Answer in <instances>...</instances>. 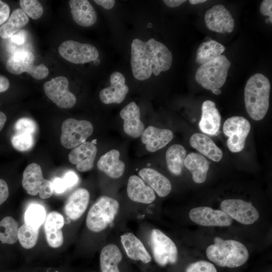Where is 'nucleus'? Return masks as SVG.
Returning <instances> with one entry per match:
<instances>
[{
  "label": "nucleus",
  "mask_w": 272,
  "mask_h": 272,
  "mask_svg": "<svg viewBox=\"0 0 272 272\" xmlns=\"http://www.w3.org/2000/svg\"><path fill=\"white\" fill-rule=\"evenodd\" d=\"M172 61V54L166 46L154 38L147 41L135 38L131 42L132 72L138 80L144 81L152 74L157 76L168 70Z\"/></svg>",
  "instance_id": "1"
},
{
  "label": "nucleus",
  "mask_w": 272,
  "mask_h": 272,
  "mask_svg": "<svg viewBox=\"0 0 272 272\" xmlns=\"http://www.w3.org/2000/svg\"><path fill=\"white\" fill-rule=\"evenodd\" d=\"M270 84L263 74L252 75L247 81L244 88V103L249 116L258 121L265 116L269 105Z\"/></svg>",
  "instance_id": "2"
},
{
  "label": "nucleus",
  "mask_w": 272,
  "mask_h": 272,
  "mask_svg": "<svg viewBox=\"0 0 272 272\" xmlns=\"http://www.w3.org/2000/svg\"><path fill=\"white\" fill-rule=\"evenodd\" d=\"M207 257L218 266L234 268L243 265L249 258V252L242 243L234 240L214 238V243L206 250Z\"/></svg>",
  "instance_id": "3"
},
{
  "label": "nucleus",
  "mask_w": 272,
  "mask_h": 272,
  "mask_svg": "<svg viewBox=\"0 0 272 272\" xmlns=\"http://www.w3.org/2000/svg\"><path fill=\"white\" fill-rule=\"evenodd\" d=\"M231 62L224 55L201 65L195 79L203 88L212 92L219 90L225 84Z\"/></svg>",
  "instance_id": "4"
},
{
  "label": "nucleus",
  "mask_w": 272,
  "mask_h": 272,
  "mask_svg": "<svg viewBox=\"0 0 272 272\" xmlns=\"http://www.w3.org/2000/svg\"><path fill=\"white\" fill-rule=\"evenodd\" d=\"M119 208L116 199L107 196L100 197L88 212L86 222L87 227L94 232L104 230L113 221Z\"/></svg>",
  "instance_id": "5"
},
{
  "label": "nucleus",
  "mask_w": 272,
  "mask_h": 272,
  "mask_svg": "<svg viewBox=\"0 0 272 272\" xmlns=\"http://www.w3.org/2000/svg\"><path fill=\"white\" fill-rule=\"evenodd\" d=\"M35 56L26 50L15 52L7 60L6 68L11 74L19 75L24 72L29 74L36 80H42L47 77L49 71L43 63L34 64Z\"/></svg>",
  "instance_id": "6"
},
{
  "label": "nucleus",
  "mask_w": 272,
  "mask_h": 272,
  "mask_svg": "<svg viewBox=\"0 0 272 272\" xmlns=\"http://www.w3.org/2000/svg\"><path fill=\"white\" fill-rule=\"evenodd\" d=\"M93 131V125L87 120L66 119L61 125V144L65 148L74 149L85 142Z\"/></svg>",
  "instance_id": "7"
},
{
  "label": "nucleus",
  "mask_w": 272,
  "mask_h": 272,
  "mask_svg": "<svg viewBox=\"0 0 272 272\" xmlns=\"http://www.w3.org/2000/svg\"><path fill=\"white\" fill-rule=\"evenodd\" d=\"M22 186L31 195L39 194L42 199L50 197L54 192L52 181L45 179L41 167L33 163L28 165L23 174Z\"/></svg>",
  "instance_id": "8"
},
{
  "label": "nucleus",
  "mask_w": 272,
  "mask_h": 272,
  "mask_svg": "<svg viewBox=\"0 0 272 272\" xmlns=\"http://www.w3.org/2000/svg\"><path fill=\"white\" fill-rule=\"evenodd\" d=\"M250 129V122L242 116H232L225 121L223 130L228 137L227 145L231 152L238 153L243 150Z\"/></svg>",
  "instance_id": "9"
},
{
  "label": "nucleus",
  "mask_w": 272,
  "mask_h": 272,
  "mask_svg": "<svg viewBox=\"0 0 272 272\" xmlns=\"http://www.w3.org/2000/svg\"><path fill=\"white\" fill-rule=\"evenodd\" d=\"M154 258L161 266L174 264L178 259L177 248L174 242L160 230L154 229L150 237Z\"/></svg>",
  "instance_id": "10"
},
{
  "label": "nucleus",
  "mask_w": 272,
  "mask_h": 272,
  "mask_svg": "<svg viewBox=\"0 0 272 272\" xmlns=\"http://www.w3.org/2000/svg\"><path fill=\"white\" fill-rule=\"evenodd\" d=\"M58 52L65 59L76 64L94 61L99 57V52L94 46L71 40L62 42L58 47Z\"/></svg>",
  "instance_id": "11"
},
{
  "label": "nucleus",
  "mask_w": 272,
  "mask_h": 272,
  "mask_svg": "<svg viewBox=\"0 0 272 272\" xmlns=\"http://www.w3.org/2000/svg\"><path fill=\"white\" fill-rule=\"evenodd\" d=\"M43 88L46 96L60 108H71L76 103L75 95L69 90L68 80L63 76L45 82Z\"/></svg>",
  "instance_id": "12"
},
{
  "label": "nucleus",
  "mask_w": 272,
  "mask_h": 272,
  "mask_svg": "<svg viewBox=\"0 0 272 272\" xmlns=\"http://www.w3.org/2000/svg\"><path fill=\"white\" fill-rule=\"evenodd\" d=\"M220 208L232 219L244 225L254 223L259 217L258 211L251 202L240 199L224 200Z\"/></svg>",
  "instance_id": "13"
},
{
  "label": "nucleus",
  "mask_w": 272,
  "mask_h": 272,
  "mask_svg": "<svg viewBox=\"0 0 272 272\" xmlns=\"http://www.w3.org/2000/svg\"><path fill=\"white\" fill-rule=\"evenodd\" d=\"M190 220L199 225L209 227H227L233 219L222 210H214L208 207H199L189 213Z\"/></svg>",
  "instance_id": "14"
},
{
  "label": "nucleus",
  "mask_w": 272,
  "mask_h": 272,
  "mask_svg": "<svg viewBox=\"0 0 272 272\" xmlns=\"http://www.w3.org/2000/svg\"><path fill=\"white\" fill-rule=\"evenodd\" d=\"M205 21L209 29L217 33H231L234 28L231 13L222 5H215L207 10Z\"/></svg>",
  "instance_id": "15"
},
{
  "label": "nucleus",
  "mask_w": 272,
  "mask_h": 272,
  "mask_svg": "<svg viewBox=\"0 0 272 272\" xmlns=\"http://www.w3.org/2000/svg\"><path fill=\"white\" fill-rule=\"evenodd\" d=\"M110 86L99 93L100 100L104 104L120 103L128 92L124 76L119 72H114L110 76Z\"/></svg>",
  "instance_id": "16"
},
{
  "label": "nucleus",
  "mask_w": 272,
  "mask_h": 272,
  "mask_svg": "<svg viewBox=\"0 0 272 272\" xmlns=\"http://www.w3.org/2000/svg\"><path fill=\"white\" fill-rule=\"evenodd\" d=\"M97 152V149L93 142H85L72 150L69 160L76 165L79 171H88L93 167Z\"/></svg>",
  "instance_id": "17"
},
{
  "label": "nucleus",
  "mask_w": 272,
  "mask_h": 272,
  "mask_svg": "<svg viewBox=\"0 0 272 272\" xmlns=\"http://www.w3.org/2000/svg\"><path fill=\"white\" fill-rule=\"evenodd\" d=\"M123 119V130L129 136L137 138L141 136L145 125L141 120L140 110L134 102H131L123 108L120 112Z\"/></svg>",
  "instance_id": "18"
},
{
  "label": "nucleus",
  "mask_w": 272,
  "mask_h": 272,
  "mask_svg": "<svg viewBox=\"0 0 272 272\" xmlns=\"http://www.w3.org/2000/svg\"><path fill=\"white\" fill-rule=\"evenodd\" d=\"M173 132L168 129L149 126L141 135L142 143L147 151L155 152L165 147L173 138Z\"/></svg>",
  "instance_id": "19"
},
{
  "label": "nucleus",
  "mask_w": 272,
  "mask_h": 272,
  "mask_svg": "<svg viewBox=\"0 0 272 272\" xmlns=\"http://www.w3.org/2000/svg\"><path fill=\"white\" fill-rule=\"evenodd\" d=\"M221 121V114L214 102L205 101L201 105V116L198 123L200 129L209 135H216Z\"/></svg>",
  "instance_id": "20"
},
{
  "label": "nucleus",
  "mask_w": 272,
  "mask_h": 272,
  "mask_svg": "<svg viewBox=\"0 0 272 272\" xmlns=\"http://www.w3.org/2000/svg\"><path fill=\"white\" fill-rule=\"evenodd\" d=\"M64 224L63 216L57 212H51L46 217L44 229L46 239L50 246L57 248L62 244L63 237L61 228Z\"/></svg>",
  "instance_id": "21"
},
{
  "label": "nucleus",
  "mask_w": 272,
  "mask_h": 272,
  "mask_svg": "<svg viewBox=\"0 0 272 272\" xmlns=\"http://www.w3.org/2000/svg\"><path fill=\"white\" fill-rule=\"evenodd\" d=\"M90 199L88 190L80 188L75 190L68 197L65 206L64 212L69 218L76 220L85 212Z\"/></svg>",
  "instance_id": "22"
},
{
  "label": "nucleus",
  "mask_w": 272,
  "mask_h": 272,
  "mask_svg": "<svg viewBox=\"0 0 272 272\" xmlns=\"http://www.w3.org/2000/svg\"><path fill=\"white\" fill-rule=\"evenodd\" d=\"M127 194L131 200L145 204L151 203L156 199L154 191L136 175H131L128 178Z\"/></svg>",
  "instance_id": "23"
},
{
  "label": "nucleus",
  "mask_w": 272,
  "mask_h": 272,
  "mask_svg": "<svg viewBox=\"0 0 272 272\" xmlns=\"http://www.w3.org/2000/svg\"><path fill=\"white\" fill-rule=\"evenodd\" d=\"M69 5L73 19L78 25L89 27L95 23L97 14L88 1L71 0Z\"/></svg>",
  "instance_id": "24"
},
{
  "label": "nucleus",
  "mask_w": 272,
  "mask_h": 272,
  "mask_svg": "<svg viewBox=\"0 0 272 272\" xmlns=\"http://www.w3.org/2000/svg\"><path fill=\"white\" fill-rule=\"evenodd\" d=\"M139 174L158 196L165 197L171 192L172 185L170 181L158 171L145 168L139 171Z\"/></svg>",
  "instance_id": "25"
},
{
  "label": "nucleus",
  "mask_w": 272,
  "mask_h": 272,
  "mask_svg": "<svg viewBox=\"0 0 272 272\" xmlns=\"http://www.w3.org/2000/svg\"><path fill=\"white\" fill-rule=\"evenodd\" d=\"M189 143L192 148L213 161L219 162L223 157L222 150L206 134H193L190 138Z\"/></svg>",
  "instance_id": "26"
},
{
  "label": "nucleus",
  "mask_w": 272,
  "mask_h": 272,
  "mask_svg": "<svg viewBox=\"0 0 272 272\" xmlns=\"http://www.w3.org/2000/svg\"><path fill=\"white\" fill-rule=\"evenodd\" d=\"M121 242L129 258L148 263L152 257L142 242L132 233H126L120 236Z\"/></svg>",
  "instance_id": "27"
},
{
  "label": "nucleus",
  "mask_w": 272,
  "mask_h": 272,
  "mask_svg": "<svg viewBox=\"0 0 272 272\" xmlns=\"http://www.w3.org/2000/svg\"><path fill=\"white\" fill-rule=\"evenodd\" d=\"M120 153L116 150H111L99 159L97 162L98 168L112 178H118L123 174L124 163L119 159Z\"/></svg>",
  "instance_id": "28"
},
{
  "label": "nucleus",
  "mask_w": 272,
  "mask_h": 272,
  "mask_svg": "<svg viewBox=\"0 0 272 272\" xmlns=\"http://www.w3.org/2000/svg\"><path fill=\"white\" fill-rule=\"evenodd\" d=\"M184 165L190 171L194 182L202 183L206 180L209 162L204 156L196 153H191L186 156Z\"/></svg>",
  "instance_id": "29"
},
{
  "label": "nucleus",
  "mask_w": 272,
  "mask_h": 272,
  "mask_svg": "<svg viewBox=\"0 0 272 272\" xmlns=\"http://www.w3.org/2000/svg\"><path fill=\"white\" fill-rule=\"evenodd\" d=\"M122 258L119 248L114 244H109L101 250L100 264L102 272H120L118 263Z\"/></svg>",
  "instance_id": "30"
},
{
  "label": "nucleus",
  "mask_w": 272,
  "mask_h": 272,
  "mask_svg": "<svg viewBox=\"0 0 272 272\" xmlns=\"http://www.w3.org/2000/svg\"><path fill=\"white\" fill-rule=\"evenodd\" d=\"M29 22L28 17L21 9L15 10L8 21L0 27V37L11 38Z\"/></svg>",
  "instance_id": "31"
},
{
  "label": "nucleus",
  "mask_w": 272,
  "mask_h": 272,
  "mask_svg": "<svg viewBox=\"0 0 272 272\" xmlns=\"http://www.w3.org/2000/svg\"><path fill=\"white\" fill-rule=\"evenodd\" d=\"M186 157V151L180 144L171 146L166 153V161L169 170L175 175L181 174Z\"/></svg>",
  "instance_id": "32"
},
{
  "label": "nucleus",
  "mask_w": 272,
  "mask_h": 272,
  "mask_svg": "<svg viewBox=\"0 0 272 272\" xmlns=\"http://www.w3.org/2000/svg\"><path fill=\"white\" fill-rule=\"evenodd\" d=\"M225 50V46L216 41L203 42L197 50L196 61L202 65L222 55Z\"/></svg>",
  "instance_id": "33"
},
{
  "label": "nucleus",
  "mask_w": 272,
  "mask_h": 272,
  "mask_svg": "<svg viewBox=\"0 0 272 272\" xmlns=\"http://www.w3.org/2000/svg\"><path fill=\"white\" fill-rule=\"evenodd\" d=\"M18 223L12 217L7 216L0 221V241L13 244L18 240Z\"/></svg>",
  "instance_id": "34"
},
{
  "label": "nucleus",
  "mask_w": 272,
  "mask_h": 272,
  "mask_svg": "<svg viewBox=\"0 0 272 272\" xmlns=\"http://www.w3.org/2000/svg\"><path fill=\"white\" fill-rule=\"evenodd\" d=\"M45 210L44 207L40 205H31L25 213V224L34 228H39L45 221Z\"/></svg>",
  "instance_id": "35"
},
{
  "label": "nucleus",
  "mask_w": 272,
  "mask_h": 272,
  "mask_svg": "<svg viewBox=\"0 0 272 272\" xmlns=\"http://www.w3.org/2000/svg\"><path fill=\"white\" fill-rule=\"evenodd\" d=\"M39 234V228H34L26 224L18 229V239L25 249H30L36 244Z\"/></svg>",
  "instance_id": "36"
},
{
  "label": "nucleus",
  "mask_w": 272,
  "mask_h": 272,
  "mask_svg": "<svg viewBox=\"0 0 272 272\" xmlns=\"http://www.w3.org/2000/svg\"><path fill=\"white\" fill-rule=\"evenodd\" d=\"M19 3L23 11L32 19L36 20L42 16L43 8L38 1L20 0Z\"/></svg>",
  "instance_id": "37"
},
{
  "label": "nucleus",
  "mask_w": 272,
  "mask_h": 272,
  "mask_svg": "<svg viewBox=\"0 0 272 272\" xmlns=\"http://www.w3.org/2000/svg\"><path fill=\"white\" fill-rule=\"evenodd\" d=\"M11 143L15 149L20 151L30 150L34 145L33 134L16 133L11 139Z\"/></svg>",
  "instance_id": "38"
},
{
  "label": "nucleus",
  "mask_w": 272,
  "mask_h": 272,
  "mask_svg": "<svg viewBox=\"0 0 272 272\" xmlns=\"http://www.w3.org/2000/svg\"><path fill=\"white\" fill-rule=\"evenodd\" d=\"M16 133H29L33 134L36 131L37 125L32 119L23 117L19 119L14 125Z\"/></svg>",
  "instance_id": "39"
},
{
  "label": "nucleus",
  "mask_w": 272,
  "mask_h": 272,
  "mask_svg": "<svg viewBox=\"0 0 272 272\" xmlns=\"http://www.w3.org/2000/svg\"><path fill=\"white\" fill-rule=\"evenodd\" d=\"M185 272H217V270L212 263L205 260H199L189 264Z\"/></svg>",
  "instance_id": "40"
},
{
  "label": "nucleus",
  "mask_w": 272,
  "mask_h": 272,
  "mask_svg": "<svg viewBox=\"0 0 272 272\" xmlns=\"http://www.w3.org/2000/svg\"><path fill=\"white\" fill-rule=\"evenodd\" d=\"M63 179L67 189L75 185L78 182L79 178L75 172L69 171L65 173Z\"/></svg>",
  "instance_id": "41"
},
{
  "label": "nucleus",
  "mask_w": 272,
  "mask_h": 272,
  "mask_svg": "<svg viewBox=\"0 0 272 272\" xmlns=\"http://www.w3.org/2000/svg\"><path fill=\"white\" fill-rule=\"evenodd\" d=\"M272 1L264 0L261 3L260 6V11L264 16H268L269 17L270 22H272Z\"/></svg>",
  "instance_id": "42"
},
{
  "label": "nucleus",
  "mask_w": 272,
  "mask_h": 272,
  "mask_svg": "<svg viewBox=\"0 0 272 272\" xmlns=\"http://www.w3.org/2000/svg\"><path fill=\"white\" fill-rule=\"evenodd\" d=\"M10 13V8L9 5L0 1V26L8 20Z\"/></svg>",
  "instance_id": "43"
},
{
  "label": "nucleus",
  "mask_w": 272,
  "mask_h": 272,
  "mask_svg": "<svg viewBox=\"0 0 272 272\" xmlns=\"http://www.w3.org/2000/svg\"><path fill=\"white\" fill-rule=\"evenodd\" d=\"M54 191L56 193H61L67 189L66 185L62 178H55L52 181Z\"/></svg>",
  "instance_id": "44"
},
{
  "label": "nucleus",
  "mask_w": 272,
  "mask_h": 272,
  "mask_svg": "<svg viewBox=\"0 0 272 272\" xmlns=\"http://www.w3.org/2000/svg\"><path fill=\"white\" fill-rule=\"evenodd\" d=\"M9 195V187L7 182L0 179V205L7 199Z\"/></svg>",
  "instance_id": "45"
},
{
  "label": "nucleus",
  "mask_w": 272,
  "mask_h": 272,
  "mask_svg": "<svg viewBox=\"0 0 272 272\" xmlns=\"http://www.w3.org/2000/svg\"><path fill=\"white\" fill-rule=\"evenodd\" d=\"M94 2L107 10L112 8L115 2L114 0H95Z\"/></svg>",
  "instance_id": "46"
},
{
  "label": "nucleus",
  "mask_w": 272,
  "mask_h": 272,
  "mask_svg": "<svg viewBox=\"0 0 272 272\" xmlns=\"http://www.w3.org/2000/svg\"><path fill=\"white\" fill-rule=\"evenodd\" d=\"M11 41L18 45H21L25 42V35L22 32H17L11 38Z\"/></svg>",
  "instance_id": "47"
},
{
  "label": "nucleus",
  "mask_w": 272,
  "mask_h": 272,
  "mask_svg": "<svg viewBox=\"0 0 272 272\" xmlns=\"http://www.w3.org/2000/svg\"><path fill=\"white\" fill-rule=\"evenodd\" d=\"M10 86V82L7 78L0 75V93L7 91Z\"/></svg>",
  "instance_id": "48"
},
{
  "label": "nucleus",
  "mask_w": 272,
  "mask_h": 272,
  "mask_svg": "<svg viewBox=\"0 0 272 272\" xmlns=\"http://www.w3.org/2000/svg\"><path fill=\"white\" fill-rule=\"evenodd\" d=\"M186 1L185 0H165L164 2L170 8H175L179 6Z\"/></svg>",
  "instance_id": "49"
},
{
  "label": "nucleus",
  "mask_w": 272,
  "mask_h": 272,
  "mask_svg": "<svg viewBox=\"0 0 272 272\" xmlns=\"http://www.w3.org/2000/svg\"><path fill=\"white\" fill-rule=\"evenodd\" d=\"M7 120L5 114L0 111V131L3 128Z\"/></svg>",
  "instance_id": "50"
},
{
  "label": "nucleus",
  "mask_w": 272,
  "mask_h": 272,
  "mask_svg": "<svg viewBox=\"0 0 272 272\" xmlns=\"http://www.w3.org/2000/svg\"><path fill=\"white\" fill-rule=\"evenodd\" d=\"M206 0H190L189 3L192 5H197L206 2Z\"/></svg>",
  "instance_id": "51"
},
{
  "label": "nucleus",
  "mask_w": 272,
  "mask_h": 272,
  "mask_svg": "<svg viewBox=\"0 0 272 272\" xmlns=\"http://www.w3.org/2000/svg\"><path fill=\"white\" fill-rule=\"evenodd\" d=\"M94 61V64H98L100 63V60L98 58L95 60Z\"/></svg>",
  "instance_id": "52"
},
{
  "label": "nucleus",
  "mask_w": 272,
  "mask_h": 272,
  "mask_svg": "<svg viewBox=\"0 0 272 272\" xmlns=\"http://www.w3.org/2000/svg\"><path fill=\"white\" fill-rule=\"evenodd\" d=\"M265 22H266V23L270 22L269 19L268 18L266 19L265 20Z\"/></svg>",
  "instance_id": "53"
}]
</instances>
